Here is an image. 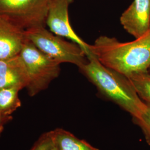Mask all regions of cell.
<instances>
[{
    "label": "cell",
    "mask_w": 150,
    "mask_h": 150,
    "mask_svg": "<svg viewBox=\"0 0 150 150\" xmlns=\"http://www.w3.org/2000/svg\"><path fill=\"white\" fill-rule=\"evenodd\" d=\"M90 47L92 54L101 63L127 77L150 69V27L144 35L129 42L99 36Z\"/></svg>",
    "instance_id": "obj_1"
},
{
    "label": "cell",
    "mask_w": 150,
    "mask_h": 150,
    "mask_svg": "<svg viewBox=\"0 0 150 150\" xmlns=\"http://www.w3.org/2000/svg\"><path fill=\"white\" fill-rule=\"evenodd\" d=\"M79 69L102 96L129 113L133 119L139 117L145 111L147 105L138 96L129 78L103 65L93 54Z\"/></svg>",
    "instance_id": "obj_2"
},
{
    "label": "cell",
    "mask_w": 150,
    "mask_h": 150,
    "mask_svg": "<svg viewBox=\"0 0 150 150\" xmlns=\"http://www.w3.org/2000/svg\"><path fill=\"white\" fill-rule=\"evenodd\" d=\"M20 55L27 71L28 84L26 88L30 96L46 90L59 77L61 64L44 54L27 38Z\"/></svg>",
    "instance_id": "obj_3"
},
{
    "label": "cell",
    "mask_w": 150,
    "mask_h": 150,
    "mask_svg": "<svg viewBox=\"0 0 150 150\" xmlns=\"http://www.w3.org/2000/svg\"><path fill=\"white\" fill-rule=\"evenodd\" d=\"M25 36L40 51L60 64L69 63L79 68L87 61L85 52L79 45L64 40L45 27L26 30Z\"/></svg>",
    "instance_id": "obj_4"
},
{
    "label": "cell",
    "mask_w": 150,
    "mask_h": 150,
    "mask_svg": "<svg viewBox=\"0 0 150 150\" xmlns=\"http://www.w3.org/2000/svg\"><path fill=\"white\" fill-rule=\"evenodd\" d=\"M51 0H0V17L26 31L45 27Z\"/></svg>",
    "instance_id": "obj_5"
},
{
    "label": "cell",
    "mask_w": 150,
    "mask_h": 150,
    "mask_svg": "<svg viewBox=\"0 0 150 150\" xmlns=\"http://www.w3.org/2000/svg\"><path fill=\"white\" fill-rule=\"evenodd\" d=\"M74 0H51L46 20L51 32L77 43L85 52L87 57L92 54L91 45L86 43L75 32L71 25L69 8Z\"/></svg>",
    "instance_id": "obj_6"
},
{
    "label": "cell",
    "mask_w": 150,
    "mask_h": 150,
    "mask_svg": "<svg viewBox=\"0 0 150 150\" xmlns=\"http://www.w3.org/2000/svg\"><path fill=\"white\" fill-rule=\"evenodd\" d=\"M120 21L124 30L135 38L144 35L150 27V0H134Z\"/></svg>",
    "instance_id": "obj_7"
},
{
    "label": "cell",
    "mask_w": 150,
    "mask_h": 150,
    "mask_svg": "<svg viewBox=\"0 0 150 150\" xmlns=\"http://www.w3.org/2000/svg\"><path fill=\"white\" fill-rule=\"evenodd\" d=\"M26 40L24 30L0 17V60L18 55Z\"/></svg>",
    "instance_id": "obj_8"
},
{
    "label": "cell",
    "mask_w": 150,
    "mask_h": 150,
    "mask_svg": "<svg viewBox=\"0 0 150 150\" xmlns=\"http://www.w3.org/2000/svg\"><path fill=\"white\" fill-rule=\"evenodd\" d=\"M28 77L23 61L20 54L8 59L0 60V90L17 87H27Z\"/></svg>",
    "instance_id": "obj_9"
},
{
    "label": "cell",
    "mask_w": 150,
    "mask_h": 150,
    "mask_svg": "<svg viewBox=\"0 0 150 150\" xmlns=\"http://www.w3.org/2000/svg\"><path fill=\"white\" fill-rule=\"evenodd\" d=\"M48 132L57 150H100L64 129L58 128Z\"/></svg>",
    "instance_id": "obj_10"
},
{
    "label": "cell",
    "mask_w": 150,
    "mask_h": 150,
    "mask_svg": "<svg viewBox=\"0 0 150 150\" xmlns=\"http://www.w3.org/2000/svg\"><path fill=\"white\" fill-rule=\"evenodd\" d=\"M21 90L17 87L0 90V113L5 116H11L21 106V102L18 97L19 91Z\"/></svg>",
    "instance_id": "obj_11"
},
{
    "label": "cell",
    "mask_w": 150,
    "mask_h": 150,
    "mask_svg": "<svg viewBox=\"0 0 150 150\" xmlns=\"http://www.w3.org/2000/svg\"><path fill=\"white\" fill-rule=\"evenodd\" d=\"M139 98L150 106V72L148 71L127 77Z\"/></svg>",
    "instance_id": "obj_12"
},
{
    "label": "cell",
    "mask_w": 150,
    "mask_h": 150,
    "mask_svg": "<svg viewBox=\"0 0 150 150\" xmlns=\"http://www.w3.org/2000/svg\"><path fill=\"white\" fill-rule=\"evenodd\" d=\"M133 120L142 130L147 142L150 145V106L147 105L145 111L139 117Z\"/></svg>",
    "instance_id": "obj_13"
},
{
    "label": "cell",
    "mask_w": 150,
    "mask_h": 150,
    "mask_svg": "<svg viewBox=\"0 0 150 150\" xmlns=\"http://www.w3.org/2000/svg\"><path fill=\"white\" fill-rule=\"evenodd\" d=\"M52 144V141L49 132H47L41 136L31 150H46Z\"/></svg>",
    "instance_id": "obj_14"
},
{
    "label": "cell",
    "mask_w": 150,
    "mask_h": 150,
    "mask_svg": "<svg viewBox=\"0 0 150 150\" xmlns=\"http://www.w3.org/2000/svg\"><path fill=\"white\" fill-rule=\"evenodd\" d=\"M12 119V117L11 116H5L0 113V136L4 129L5 125Z\"/></svg>",
    "instance_id": "obj_15"
},
{
    "label": "cell",
    "mask_w": 150,
    "mask_h": 150,
    "mask_svg": "<svg viewBox=\"0 0 150 150\" xmlns=\"http://www.w3.org/2000/svg\"><path fill=\"white\" fill-rule=\"evenodd\" d=\"M46 150H56V147H55V146H54V144H53V143L52 144V145H51L49 147H48V149H47Z\"/></svg>",
    "instance_id": "obj_16"
},
{
    "label": "cell",
    "mask_w": 150,
    "mask_h": 150,
    "mask_svg": "<svg viewBox=\"0 0 150 150\" xmlns=\"http://www.w3.org/2000/svg\"><path fill=\"white\" fill-rule=\"evenodd\" d=\"M149 72H150V69H149Z\"/></svg>",
    "instance_id": "obj_17"
}]
</instances>
